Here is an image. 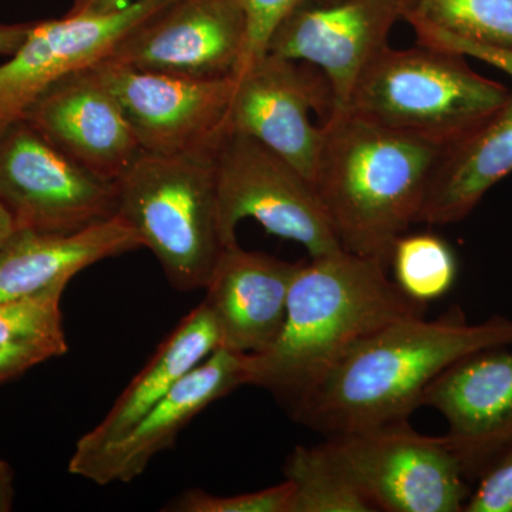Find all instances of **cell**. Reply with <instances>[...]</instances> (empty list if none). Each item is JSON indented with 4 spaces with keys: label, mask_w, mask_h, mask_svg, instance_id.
<instances>
[{
    "label": "cell",
    "mask_w": 512,
    "mask_h": 512,
    "mask_svg": "<svg viewBox=\"0 0 512 512\" xmlns=\"http://www.w3.org/2000/svg\"><path fill=\"white\" fill-rule=\"evenodd\" d=\"M498 348H512V320L473 325L456 312L399 320L360 343L288 412L326 437L407 421L444 370Z\"/></svg>",
    "instance_id": "1"
},
{
    "label": "cell",
    "mask_w": 512,
    "mask_h": 512,
    "mask_svg": "<svg viewBox=\"0 0 512 512\" xmlns=\"http://www.w3.org/2000/svg\"><path fill=\"white\" fill-rule=\"evenodd\" d=\"M379 259L339 249L301 262L281 333L244 356L245 384L274 394L286 409L360 343L399 320L424 316Z\"/></svg>",
    "instance_id": "2"
},
{
    "label": "cell",
    "mask_w": 512,
    "mask_h": 512,
    "mask_svg": "<svg viewBox=\"0 0 512 512\" xmlns=\"http://www.w3.org/2000/svg\"><path fill=\"white\" fill-rule=\"evenodd\" d=\"M443 150L349 111L330 117L312 184L340 247L389 265Z\"/></svg>",
    "instance_id": "3"
},
{
    "label": "cell",
    "mask_w": 512,
    "mask_h": 512,
    "mask_svg": "<svg viewBox=\"0 0 512 512\" xmlns=\"http://www.w3.org/2000/svg\"><path fill=\"white\" fill-rule=\"evenodd\" d=\"M511 90L436 47H386L357 83L346 111L448 147L480 127Z\"/></svg>",
    "instance_id": "4"
},
{
    "label": "cell",
    "mask_w": 512,
    "mask_h": 512,
    "mask_svg": "<svg viewBox=\"0 0 512 512\" xmlns=\"http://www.w3.org/2000/svg\"><path fill=\"white\" fill-rule=\"evenodd\" d=\"M212 160L143 151L116 180L117 217L134 229L180 292L204 289L225 247Z\"/></svg>",
    "instance_id": "5"
},
{
    "label": "cell",
    "mask_w": 512,
    "mask_h": 512,
    "mask_svg": "<svg viewBox=\"0 0 512 512\" xmlns=\"http://www.w3.org/2000/svg\"><path fill=\"white\" fill-rule=\"evenodd\" d=\"M212 164L225 247L251 218L269 234L302 245L311 258L342 249L311 181L264 144L228 130Z\"/></svg>",
    "instance_id": "6"
},
{
    "label": "cell",
    "mask_w": 512,
    "mask_h": 512,
    "mask_svg": "<svg viewBox=\"0 0 512 512\" xmlns=\"http://www.w3.org/2000/svg\"><path fill=\"white\" fill-rule=\"evenodd\" d=\"M376 511L460 512L471 491L467 464L450 440L423 436L407 421L325 441Z\"/></svg>",
    "instance_id": "7"
},
{
    "label": "cell",
    "mask_w": 512,
    "mask_h": 512,
    "mask_svg": "<svg viewBox=\"0 0 512 512\" xmlns=\"http://www.w3.org/2000/svg\"><path fill=\"white\" fill-rule=\"evenodd\" d=\"M0 204L18 229L73 234L116 217V181L90 173L22 120L0 136Z\"/></svg>",
    "instance_id": "8"
},
{
    "label": "cell",
    "mask_w": 512,
    "mask_h": 512,
    "mask_svg": "<svg viewBox=\"0 0 512 512\" xmlns=\"http://www.w3.org/2000/svg\"><path fill=\"white\" fill-rule=\"evenodd\" d=\"M93 69L119 101L144 153L214 158L228 131L235 76L187 79L107 59Z\"/></svg>",
    "instance_id": "9"
},
{
    "label": "cell",
    "mask_w": 512,
    "mask_h": 512,
    "mask_svg": "<svg viewBox=\"0 0 512 512\" xmlns=\"http://www.w3.org/2000/svg\"><path fill=\"white\" fill-rule=\"evenodd\" d=\"M414 0H299L276 26L266 53L309 64L325 76L333 116L386 47Z\"/></svg>",
    "instance_id": "10"
},
{
    "label": "cell",
    "mask_w": 512,
    "mask_h": 512,
    "mask_svg": "<svg viewBox=\"0 0 512 512\" xmlns=\"http://www.w3.org/2000/svg\"><path fill=\"white\" fill-rule=\"evenodd\" d=\"M309 64L266 53L237 74L228 113V130L264 144L309 181L315 177L323 141L322 124L333 116V97L325 76Z\"/></svg>",
    "instance_id": "11"
},
{
    "label": "cell",
    "mask_w": 512,
    "mask_h": 512,
    "mask_svg": "<svg viewBox=\"0 0 512 512\" xmlns=\"http://www.w3.org/2000/svg\"><path fill=\"white\" fill-rule=\"evenodd\" d=\"M171 0H134L104 15H64L32 23L26 39L0 64V136L56 83L106 59L140 23Z\"/></svg>",
    "instance_id": "12"
},
{
    "label": "cell",
    "mask_w": 512,
    "mask_h": 512,
    "mask_svg": "<svg viewBox=\"0 0 512 512\" xmlns=\"http://www.w3.org/2000/svg\"><path fill=\"white\" fill-rule=\"evenodd\" d=\"M245 43L242 0H171L106 59L144 72L221 79L237 74Z\"/></svg>",
    "instance_id": "13"
},
{
    "label": "cell",
    "mask_w": 512,
    "mask_h": 512,
    "mask_svg": "<svg viewBox=\"0 0 512 512\" xmlns=\"http://www.w3.org/2000/svg\"><path fill=\"white\" fill-rule=\"evenodd\" d=\"M244 353L218 349L175 384L119 440L73 453L69 473L97 485L131 483L212 403L245 386Z\"/></svg>",
    "instance_id": "14"
},
{
    "label": "cell",
    "mask_w": 512,
    "mask_h": 512,
    "mask_svg": "<svg viewBox=\"0 0 512 512\" xmlns=\"http://www.w3.org/2000/svg\"><path fill=\"white\" fill-rule=\"evenodd\" d=\"M25 120L53 146L103 180L116 181L143 153L119 101L93 66L56 83Z\"/></svg>",
    "instance_id": "15"
},
{
    "label": "cell",
    "mask_w": 512,
    "mask_h": 512,
    "mask_svg": "<svg viewBox=\"0 0 512 512\" xmlns=\"http://www.w3.org/2000/svg\"><path fill=\"white\" fill-rule=\"evenodd\" d=\"M299 265L247 251L238 242L222 249L202 301L217 323L220 349L254 355L275 342Z\"/></svg>",
    "instance_id": "16"
},
{
    "label": "cell",
    "mask_w": 512,
    "mask_h": 512,
    "mask_svg": "<svg viewBox=\"0 0 512 512\" xmlns=\"http://www.w3.org/2000/svg\"><path fill=\"white\" fill-rule=\"evenodd\" d=\"M443 414L468 470L512 443V350H484L448 367L421 396Z\"/></svg>",
    "instance_id": "17"
},
{
    "label": "cell",
    "mask_w": 512,
    "mask_h": 512,
    "mask_svg": "<svg viewBox=\"0 0 512 512\" xmlns=\"http://www.w3.org/2000/svg\"><path fill=\"white\" fill-rule=\"evenodd\" d=\"M140 248V237L117 215L73 234L16 229L0 249V302L66 288L89 266Z\"/></svg>",
    "instance_id": "18"
},
{
    "label": "cell",
    "mask_w": 512,
    "mask_h": 512,
    "mask_svg": "<svg viewBox=\"0 0 512 512\" xmlns=\"http://www.w3.org/2000/svg\"><path fill=\"white\" fill-rule=\"evenodd\" d=\"M512 173V92L480 127L444 148L431 174L417 222L453 224Z\"/></svg>",
    "instance_id": "19"
},
{
    "label": "cell",
    "mask_w": 512,
    "mask_h": 512,
    "mask_svg": "<svg viewBox=\"0 0 512 512\" xmlns=\"http://www.w3.org/2000/svg\"><path fill=\"white\" fill-rule=\"evenodd\" d=\"M220 349V332L201 302L160 343L103 420L77 440L74 453L86 454L123 437L165 394Z\"/></svg>",
    "instance_id": "20"
},
{
    "label": "cell",
    "mask_w": 512,
    "mask_h": 512,
    "mask_svg": "<svg viewBox=\"0 0 512 512\" xmlns=\"http://www.w3.org/2000/svg\"><path fill=\"white\" fill-rule=\"evenodd\" d=\"M284 476L293 487L291 512L376 511L326 443L296 447L286 457Z\"/></svg>",
    "instance_id": "21"
},
{
    "label": "cell",
    "mask_w": 512,
    "mask_h": 512,
    "mask_svg": "<svg viewBox=\"0 0 512 512\" xmlns=\"http://www.w3.org/2000/svg\"><path fill=\"white\" fill-rule=\"evenodd\" d=\"M406 20L467 42L512 50V0H414Z\"/></svg>",
    "instance_id": "22"
},
{
    "label": "cell",
    "mask_w": 512,
    "mask_h": 512,
    "mask_svg": "<svg viewBox=\"0 0 512 512\" xmlns=\"http://www.w3.org/2000/svg\"><path fill=\"white\" fill-rule=\"evenodd\" d=\"M389 265L394 282L414 301L429 303L446 295L457 279L453 249L429 232L404 234L394 242Z\"/></svg>",
    "instance_id": "23"
},
{
    "label": "cell",
    "mask_w": 512,
    "mask_h": 512,
    "mask_svg": "<svg viewBox=\"0 0 512 512\" xmlns=\"http://www.w3.org/2000/svg\"><path fill=\"white\" fill-rule=\"evenodd\" d=\"M64 289L56 286L26 298L0 302V345L66 338L60 309Z\"/></svg>",
    "instance_id": "24"
},
{
    "label": "cell",
    "mask_w": 512,
    "mask_h": 512,
    "mask_svg": "<svg viewBox=\"0 0 512 512\" xmlns=\"http://www.w3.org/2000/svg\"><path fill=\"white\" fill-rule=\"evenodd\" d=\"M293 487L288 480L264 490L214 495L191 488L177 495L163 511L175 512H291Z\"/></svg>",
    "instance_id": "25"
},
{
    "label": "cell",
    "mask_w": 512,
    "mask_h": 512,
    "mask_svg": "<svg viewBox=\"0 0 512 512\" xmlns=\"http://www.w3.org/2000/svg\"><path fill=\"white\" fill-rule=\"evenodd\" d=\"M298 2L299 0H242L247 16V43L237 74L244 72L266 55L269 39L276 26Z\"/></svg>",
    "instance_id": "26"
},
{
    "label": "cell",
    "mask_w": 512,
    "mask_h": 512,
    "mask_svg": "<svg viewBox=\"0 0 512 512\" xmlns=\"http://www.w3.org/2000/svg\"><path fill=\"white\" fill-rule=\"evenodd\" d=\"M476 490L468 497L466 512H512V443L495 454Z\"/></svg>",
    "instance_id": "27"
},
{
    "label": "cell",
    "mask_w": 512,
    "mask_h": 512,
    "mask_svg": "<svg viewBox=\"0 0 512 512\" xmlns=\"http://www.w3.org/2000/svg\"><path fill=\"white\" fill-rule=\"evenodd\" d=\"M416 32L419 45L436 47V49L447 50V52L457 53L466 59L480 60L485 64L501 70V72L512 77V50L500 49V47L480 45V43L467 42V40L458 39L456 36L448 35L446 32L420 22H409Z\"/></svg>",
    "instance_id": "28"
},
{
    "label": "cell",
    "mask_w": 512,
    "mask_h": 512,
    "mask_svg": "<svg viewBox=\"0 0 512 512\" xmlns=\"http://www.w3.org/2000/svg\"><path fill=\"white\" fill-rule=\"evenodd\" d=\"M69 352L66 338L26 340L0 345V384L23 375L40 363Z\"/></svg>",
    "instance_id": "29"
},
{
    "label": "cell",
    "mask_w": 512,
    "mask_h": 512,
    "mask_svg": "<svg viewBox=\"0 0 512 512\" xmlns=\"http://www.w3.org/2000/svg\"><path fill=\"white\" fill-rule=\"evenodd\" d=\"M134 0H73L67 15H104L127 8Z\"/></svg>",
    "instance_id": "30"
},
{
    "label": "cell",
    "mask_w": 512,
    "mask_h": 512,
    "mask_svg": "<svg viewBox=\"0 0 512 512\" xmlns=\"http://www.w3.org/2000/svg\"><path fill=\"white\" fill-rule=\"evenodd\" d=\"M32 23L0 25V55L12 56L28 36Z\"/></svg>",
    "instance_id": "31"
},
{
    "label": "cell",
    "mask_w": 512,
    "mask_h": 512,
    "mask_svg": "<svg viewBox=\"0 0 512 512\" xmlns=\"http://www.w3.org/2000/svg\"><path fill=\"white\" fill-rule=\"evenodd\" d=\"M12 471L8 464L0 461V511H8L12 505Z\"/></svg>",
    "instance_id": "32"
},
{
    "label": "cell",
    "mask_w": 512,
    "mask_h": 512,
    "mask_svg": "<svg viewBox=\"0 0 512 512\" xmlns=\"http://www.w3.org/2000/svg\"><path fill=\"white\" fill-rule=\"evenodd\" d=\"M16 229L18 228H16L12 215H10L9 211L0 204V249H2L3 245L8 242V239L12 237L13 232H15Z\"/></svg>",
    "instance_id": "33"
}]
</instances>
